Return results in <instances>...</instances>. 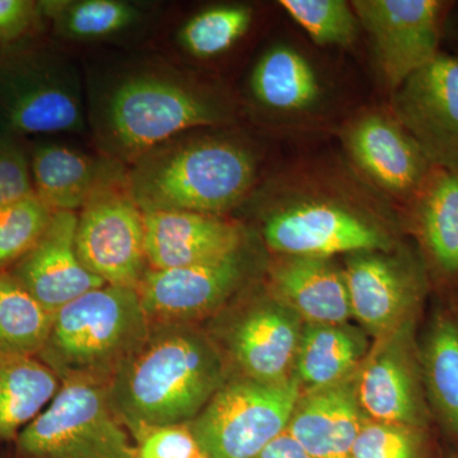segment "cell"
Returning <instances> with one entry per match:
<instances>
[{"label":"cell","mask_w":458,"mask_h":458,"mask_svg":"<svg viewBox=\"0 0 458 458\" xmlns=\"http://www.w3.org/2000/svg\"><path fill=\"white\" fill-rule=\"evenodd\" d=\"M261 233L274 255L335 258L401 245L403 214L348 162L297 164L261 188ZM406 229V228H405Z\"/></svg>","instance_id":"1"},{"label":"cell","mask_w":458,"mask_h":458,"mask_svg":"<svg viewBox=\"0 0 458 458\" xmlns=\"http://www.w3.org/2000/svg\"><path fill=\"white\" fill-rule=\"evenodd\" d=\"M227 382L222 354L191 324L152 325L106 386L108 403L135 441L198 417Z\"/></svg>","instance_id":"2"},{"label":"cell","mask_w":458,"mask_h":458,"mask_svg":"<svg viewBox=\"0 0 458 458\" xmlns=\"http://www.w3.org/2000/svg\"><path fill=\"white\" fill-rule=\"evenodd\" d=\"M229 128L185 132L131 165L126 182L140 209L225 216L251 198L260 150Z\"/></svg>","instance_id":"3"},{"label":"cell","mask_w":458,"mask_h":458,"mask_svg":"<svg viewBox=\"0 0 458 458\" xmlns=\"http://www.w3.org/2000/svg\"><path fill=\"white\" fill-rule=\"evenodd\" d=\"M92 120L111 161L132 165L185 132L229 128L236 120L225 90L164 68L125 72L102 89Z\"/></svg>","instance_id":"4"},{"label":"cell","mask_w":458,"mask_h":458,"mask_svg":"<svg viewBox=\"0 0 458 458\" xmlns=\"http://www.w3.org/2000/svg\"><path fill=\"white\" fill-rule=\"evenodd\" d=\"M150 328L137 289L99 286L54 313L49 337L38 358L62 384L106 387Z\"/></svg>","instance_id":"5"},{"label":"cell","mask_w":458,"mask_h":458,"mask_svg":"<svg viewBox=\"0 0 458 458\" xmlns=\"http://www.w3.org/2000/svg\"><path fill=\"white\" fill-rule=\"evenodd\" d=\"M302 386L238 377L225 382L188 424L203 458H254L285 433Z\"/></svg>","instance_id":"6"},{"label":"cell","mask_w":458,"mask_h":458,"mask_svg":"<svg viewBox=\"0 0 458 458\" xmlns=\"http://www.w3.org/2000/svg\"><path fill=\"white\" fill-rule=\"evenodd\" d=\"M18 458H137L105 386L69 382L16 441Z\"/></svg>","instance_id":"7"},{"label":"cell","mask_w":458,"mask_h":458,"mask_svg":"<svg viewBox=\"0 0 458 458\" xmlns=\"http://www.w3.org/2000/svg\"><path fill=\"white\" fill-rule=\"evenodd\" d=\"M144 212L126 174L111 165L78 214L75 246L83 267L107 285L138 289L147 273Z\"/></svg>","instance_id":"8"},{"label":"cell","mask_w":458,"mask_h":458,"mask_svg":"<svg viewBox=\"0 0 458 458\" xmlns=\"http://www.w3.org/2000/svg\"><path fill=\"white\" fill-rule=\"evenodd\" d=\"M86 117L80 80L69 63L40 54L0 63V120L7 131L80 132Z\"/></svg>","instance_id":"9"},{"label":"cell","mask_w":458,"mask_h":458,"mask_svg":"<svg viewBox=\"0 0 458 458\" xmlns=\"http://www.w3.org/2000/svg\"><path fill=\"white\" fill-rule=\"evenodd\" d=\"M337 135L352 170L401 212L436 168L388 107L355 111Z\"/></svg>","instance_id":"10"},{"label":"cell","mask_w":458,"mask_h":458,"mask_svg":"<svg viewBox=\"0 0 458 458\" xmlns=\"http://www.w3.org/2000/svg\"><path fill=\"white\" fill-rule=\"evenodd\" d=\"M369 36L377 71L387 92L441 53L454 2L445 0H352Z\"/></svg>","instance_id":"11"},{"label":"cell","mask_w":458,"mask_h":458,"mask_svg":"<svg viewBox=\"0 0 458 458\" xmlns=\"http://www.w3.org/2000/svg\"><path fill=\"white\" fill-rule=\"evenodd\" d=\"M343 269L352 318L375 339L418 321L432 289L418 249L403 243L391 251L346 255Z\"/></svg>","instance_id":"12"},{"label":"cell","mask_w":458,"mask_h":458,"mask_svg":"<svg viewBox=\"0 0 458 458\" xmlns=\"http://www.w3.org/2000/svg\"><path fill=\"white\" fill-rule=\"evenodd\" d=\"M418 321L375 339L355 375V393L367 418L430 428L417 339Z\"/></svg>","instance_id":"13"},{"label":"cell","mask_w":458,"mask_h":458,"mask_svg":"<svg viewBox=\"0 0 458 458\" xmlns=\"http://www.w3.org/2000/svg\"><path fill=\"white\" fill-rule=\"evenodd\" d=\"M249 95L262 119L284 129L316 128L333 102L321 66L303 47L286 41L276 42L259 57Z\"/></svg>","instance_id":"14"},{"label":"cell","mask_w":458,"mask_h":458,"mask_svg":"<svg viewBox=\"0 0 458 458\" xmlns=\"http://www.w3.org/2000/svg\"><path fill=\"white\" fill-rule=\"evenodd\" d=\"M254 269L255 259L245 245L221 260L148 269L137 291L150 324H191L221 309L249 282Z\"/></svg>","instance_id":"15"},{"label":"cell","mask_w":458,"mask_h":458,"mask_svg":"<svg viewBox=\"0 0 458 458\" xmlns=\"http://www.w3.org/2000/svg\"><path fill=\"white\" fill-rule=\"evenodd\" d=\"M388 108L434 167L458 171V54L441 51L391 93Z\"/></svg>","instance_id":"16"},{"label":"cell","mask_w":458,"mask_h":458,"mask_svg":"<svg viewBox=\"0 0 458 458\" xmlns=\"http://www.w3.org/2000/svg\"><path fill=\"white\" fill-rule=\"evenodd\" d=\"M303 325L297 313L269 294L247 307L229 327V355L246 378L288 381L294 376Z\"/></svg>","instance_id":"17"},{"label":"cell","mask_w":458,"mask_h":458,"mask_svg":"<svg viewBox=\"0 0 458 458\" xmlns=\"http://www.w3.org/2000/svg\"><path fill=\"white\" fill-rule=\"evenodd\" d=\"M78 214L55 212L44 234L9 273L51 313L107 285L83 267L75 246Z\"/></svg>","instance_id":"18"},{"label":"cell","mask_w":458,"mask_h":458,"mask_svg":"<svg viewBox=\"0 0 458 458\" xmlns=\"http://www.w3.org/2000/svg\"><path fill=\"white\" fill-rule=\"evenodd\" d=\"M144 231L147 262L153 270L221 260L247 245L240 222L207 214L147 212Z\"/></svg>","instance_id":"19"},{"label":"cell","mask_w":458,"mask_h":458,"mask_svg":"<svg viewBox=\"0 0 458 458\" xmlns=\"http://www.w3.org/2000/svg\"><path fill=\"white\" fill-rule=\"evenodd\" d=\"M403 214L430 284L458 291V171L434 168Z\"/></svg>","instance_id":"20"},{"label":"cell","mask_w":458,"mask_h":458,"mask_svg":"<svg viewBox=\"0 0 458 458\" xmlns=\"http://www.w3.org/2000/svg\"><path fill=\"white\" fill-rule=\"evenodd\" d=\"M267 289L304 324L343 325L352 318L345 274L334 259L274 255Z\"/></svg>","instance_id":"21"},{"label":"cell","mask_w":458,"mask_h":458,"mask_svg":"<svg viewBox=\"0 0 458 458\" xmlns=\"http://www.w3.org/2000/svg\"><path fill=\"white\" fill-rule=\"evenodd\" d=\"M355 375L337 385L303 391L295 403L285 432L310 457L352 458L366 417L355 393Z\"/></svg>","instance_id":"22"},{"label":"cell","mask_w":458,"mask_h":458,"mask_svg":"<svg viewBox=\"0 0 458 458\" xmlns=\"http://www.w3.org/2000/svg\"><path fill=\"white\" fill-rule=\"evenodd\" d=\"M428 405L447 436L458 443V309L434 310L419 342Z\"/></svg>","instance_id":"23"},{"label":"cell","mask_w":458,"mask_h":458,"mask_svg":"<svg viewBox=\"0 0 458 458\" xmlns=\"http://www.w3.org/2000/svg\"><path fill=\"white\" fill-rule=\"evenodd\" d=\"M113 164L64 144H38L30 158L35 194L53 212L77 213Z\"/></svg>","instance_id":"24"},{"label":"cell","mask_w":458,"mask_h":458,"mask_svg":"<svg viewBox=\"0 0 458 458\" xmlns=\"http://www.w3.org/2000/svg\"><path fill=\"white\" fill-rule=\"evenodd\" d=\"M369 348L366 335L349 324H304L294 376L303 391L340 384L358 372Z\"/></svg>","instance_id":"25"},{"label":"cell","mask_w":458,"mask_h":458,"mask_svg":"<svg viewBox=\"0 0 458 458\" xmlns=\"http://www.w3.org/2000/svg\"><path fill=\"white\" fill-rule=\"evenodd\" d=\"M62 385L38 358L0 354V441H16Z\"/></svg>","instance_id":"26"},{"label":"cell","mask_w":458,"mask_h":458,"mask_svg":"<svg viewBox=\"0 0 458 458\" xmlns=\"http://www.w3.org/2000/svg\"><path fill=\"white\" fill-rule=\"evenodd\" d=\"M53 318L8 270L0 271V354L38 358Z\"/></svg>","instance_id":"27"},{"label":"cell","mask_w":458,"mask_h":458,"mask_svg":"<svg viewBox=\"0 0 458 458\" xmlns=\"http://www.w3.org/2000/svg\"><path fill=\"white\" fill-rule=\"evenodd\" d=\"M56 32L68 40L93 41L129 31L141 20V9L123 0H57L41 2Z\"/></svg>","instance_id":"28"},{"label":"cell","mask_w":458,"mask_h":458,"mask_svg":"<svg viewBox=\"0 0 458 458\" xmlns=\"http://www.w3.org/2000/svg\"><path fill=\"white\" fill-rule=\"evenodd\" d=\"M252 20L254 11L249 5H213L181 27L180 45L197 59H213L232 49L249 32Z\"/></svg>","instance_id":"29"},{"label":"cell","mask_w":458,"mask_h":458,"mask_svg":"<svg viewBox=\"0 0 458 458\" xmlns=\"http://www.w3.org/2000/svg\"><path fill=\"white\" fill-rule=\"evenodd\" d=\"M280 5L318 47L351 49L363 31L345 0H282Z\"/></svg>","instance_id":"30"},{"label":"cell","mask_w":458,"mask_h":458,"mask_svg":"<svg viewBox=\"0 0 458 458\" xmlns=\"http://www.w3.org/2000/svg\"><path fill=\"white\" fill-rule=\"evenodd\" d=\"M352 458H436L430 428L386 423L364 417Z\"/></svg>","instance_id":"31"},{"label":"cell","mask_w":458,"mask_h":458,"mask_svg":"<svg viewBox=\"0 0 458 458\" xmlns=\"http://www.w3.org/2000/svg\"><path fill=\"white\" fill-rule=\"evenodd\" d=\"M54 213L36 194L0 208V271L11 269L36 245Z\"/></svg>","instance_id":"32"},{"label":"cell","mask_w":458,"mask_h":458,"mask_svg":"<svg viewBox=\"0 0 458 458\" xmlns=\"http://www.w3.org/2000/svg\"><path fill=\"white\" fill-rule=\"evenodd\" d=\"M33 194L30 159L16 140L8 134L0 135V208Z\"/></svg>","instance_id":"33"},{"label":"cell","mask_w":458,"mask_h":458,"mask_svg":"<svg viewBox=\"0 0 458 458\" xmlns=\"http://www.w3.org/2000/svg\"><path fill=\"white\" fill-rule=\"evenodd\" d=\"M137 443V458H203L188 424L156 428Z\"/></svg>","instance_id":"34"},{"label":"cell","mask_w":458,"mask_h":458,"mask_svg":"<svg viewBox=\"0 0 458 458\" xmlns=\"http://www.w3.org/2000/svg\"><path fill=\"white\" fill-rule=\"evenodd\" d=\"M40 12V3L30 0H0V44L22 38Z\"/></svg>","instance_id":"35"},{"label":"cell","mask_w":458,"mask_h":458,"mask_svg":"<svg viewBox=\"0 0 458 458\" xmlns=\"http://www.w3.org/2000/svg\"><path fill=\"white\" fill-rule=\"evenodd\" d=\"M254 458H311L304 452L303 448L289 436L283 433L278 438L274 439Z\"/></svg>","instance_id":"36"},{"label":"cell","mask_w":458,"mask_h":458,"mask_svg":"<svg viewBox=\"0 0 458 458\" xmlns=\"http://www.w3.org/2000/svg\"><path fill=\"white\" fill-rule=\"evenodd\" d=\"M450 38L454 47L458 49V5L454 8L451 12L450 18L447 21V26H445V38Z\"/></svg>","instance_id":"37"},{"label":"cell","mask_w":458,"mask_h":458,"mask_svg":"<svg viewBox=\"0 0 458 458\" xmlns=\"http://www.w3.org/2000/svg\"><path fill=\"white\" fill-rule=\"evenodd\" d=\"M445 458H458V454L457 452H450Z\"/></svg>","instance_id":"38"}]
</instances>
